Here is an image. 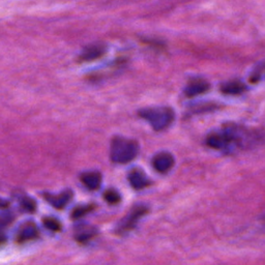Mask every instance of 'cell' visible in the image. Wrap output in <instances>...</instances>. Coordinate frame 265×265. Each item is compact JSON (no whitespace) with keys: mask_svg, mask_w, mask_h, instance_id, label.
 Masks as SVG:
<instances>
[{"mask_svg":"<svg viewBox=\"0 0 265 265\" xmlns=\"http://www.w3.org/2000/svg\"><path fill=\"white\" fill-rule=\"evenodd\" d=\"M139 152V145L135 140L115 137L111 142L110 156L114 163L126 164L134 160Z\"/></svg>","mask_w":265,"mask_h":265,"instance_id":"obj_1","label":"cell"},{"mask_svg":"<svg viewBox=\"0 0 265 265\" xmlns=\"http://www.w3.org/2000/svg\"><path fill=\"white\" fill-rule=\"evenodd\" d=\"M139 116L145 119L154 130L167 128L174 120V111L169 107L146 108L139 111Z\"/></svg>","mask_w":265,"mask_h":265,"instance_id":"obj_2","label":"cell"},{"mask_svg":"<svg viewBox=\"0 0 265 265\" xmlns=\"http://www.w3.org/2000/svg\"><path fill=\"white\" fill-rule=\"evenodd\" d=\"M107 51V46L103 43H94L91 45H88L84 48L82 53L79 56V61L86 62V61H92L95 59H98L102 57Z\"/></svg>","mask_w":265,"mask_h":265,"instance_id":"obj_3","label":"cell"},{"mask_svg":"<svg viewBox=\"0 0 265 265\" xmlns=\"http://www.w3.org/2000/svg\"><path fill=\"white\" fill-rule=\"evenodd\" d=\"M153 168L160 173H167L174 166V157L169 152H160L152 160Z\"/></svg>","mask_w":265,"mask_h":265,"instance_id":"obj_4","label":"cell"},{"mask_svg":"<svg viewBox=\"0 0 265 265\" xmlns=\"http://www.w3.org/2000/svg\"><path fill=\"white\" fill-rule=\"evenodd\" d=\"M146 214V208L144 206H136L134 209H131L130 213L126 216L125 219L119 225V230L121 232L129 231L131 228H134L137 222Z\"/></svg>","mask_w":265,"mask_h":265,"instance_id":"obj_5","label":"cell"},{"mask_svg":"<svg viewBox=\"0 0 265 265\" xmlns=\"http://www.w3.org/2000/svg\"><path fill=\"white\" fill-rule=\"evenodd\" d=\"M208 89H209V84L207 81L203 79H193L188 83L184 89V93L187 96L193 97L206 92Z\"/></svg>","mask_w":265,"mask_h":265,"instance_id":"obj_6","label":"cell"},{"mask_svg":"<svg viewBox=\"0 0 265 265\" xmlns=\"http://www.w3.org/2000/svg\"><path fill=\"white\" fill-rule=\"evenodd\" d=\"M39 235V229L33 223H25L18 231L17 238L19 242H28L36 240Z\"/></svg>","mask_w":265,"mask_h":265,"instance_id":"obj_7","label":"cell"},{"mask_svg":"<svg viewBox=\"0 0 265 265\" xmlns=\"http://www.w3.org/2000/svg\"><path fill=\"white\" fill-rule=\"evenodd\" d=\"M71 196H72V193L70 191H66V192H63V193H61L59 195L47 194L45 197H46V200L51 205H53L54 207H56V208H63L66 204L69 203L70 199H71Z\"/></svg>","mask_w":265,"mask_h":265,"instance_id":"obj_8","label":"cell"},{"mask_svg":"<svg viewBox=\"0 0 265 265\" xmlns=\"http://www.w3.org/2000/svg\"><path fill=\"white\" fill-rule=\"evenodd\" d=\"M130 186L136 190H142L149 184V180L146 175L140 170H132L128 175Z\"/></svg>","mask_w":265,"mask_h":265,"instance_id":"obj_9","label":"cell"},{"mask_svg":"<svg viewBox=\"0 0 265 265\" xmlns=\"http://www.w3.org/2000/svg\"><path fill=\"white\" fill-rule=\"evenodd\" d=\"M81 180L87 189L93 191V190L98 189L99 186H101L102 175L99 174L98 172H94V171L87 172V173L82 174Z\"/></svg>","mask_w":265,"mask_h":265,"instance_id":"obj_10","label":"cell"},{"mask_svg":"<svg viewBox=\"0 0 265 265\" xmlns=\"http://www.w3.org/2000/svg\"><path fill=\"white\" fill-rule=\"evenodd\" d=\"M246 89H247L246 85L243 82L236 81V80L227 82V83L223 84L221 87L222 92H224L225 94H229V95L242 94Z\"/></svg>","mask_w":265,"mask_h":265,"instance_id":"obj_11","label":"cell"},{"mask_svg":"<svg viewBox=\"0 0 265 265\" xmlns=\"http://www.w3.org/2000/svg\"><path fill=\"white\" fill-rule=\"evenodd\" d=\"M94 235V230L90 227H84L77 231L76 237L79 242H86Z\"/></svg>","mask_w":265,"mask_h":265,"instance_id":"obj_12","label":"cell"},{"mask_svg":"<svg viewBox=\"0 0 265 265\" xmlns=\"http://www.w3.org/2000/svg\"><path fill=\"white\" fill-rule=\"evenodd\" d=\"M104 197L106 199V201L112 204L118 203L120 201V195L115 190H107L104 194Z\"/></svg>","mask_w":265,"mask_h":265,"instance_id":"obj_13","label":"cell"},{"mask_svg":"<svg viewBox=\"0 0 265 265\" xmlns=\"http://www.w3.org/2000/svg\"><path fill=\"white\" fill-rule=\"evenodd\" d=\"M21 205H22L23 209H25L27 211H35L36 207H37L35 200H32L31 198H28V197H25L22 199Z\"/></svg>","mask_w":265,"mask_h":265,"instance_id":"obj_14","label":"cell"},{"mask_svg":"<svg viewBox=\"0 0 265 265\" xmlns=\"http://www.w3.org/2000/svg\"><path fill=\"white\" fill-rule=\"evenodd\" d=\"M44 224L51 231H58V230H60V223L57 220L53 219V218L45 219L44 220Z\"/></svg>","mask_w":265,"mask_h":265,"instance_id":"obj_15","label":"cell"},{"mask_svg":"<svg viewBox=\"0 0 265 265\" xmlns=\"http://www.w3.org/2000/svg\"><path fill=\"white\" fill-rule=\"evenodd\" d=\"M92 208V206H80L74 209L73 211V218L74 219H78L80 217H83L85 214H87L90 209Z\"/></svg>","mask_w":265,"mask_h":265,"instance_id":"obj_16","label":"cell"},{"mask_svg":"<svg viewBox=\"0 0 265 265\" xmlns=\"http://www.w3.org/2000/svg\"><path fill=\"white\" fill-rule=\"evenodd\" d=\"M4 224H5V222L3 220H0V245L6 242V233L4 230Z\"/></svg>","mask_w":265,"mask_h":265,"instance_id":"obj_17","label":"cell"},{"mask_svg":"<svg viewBox=\"0 0 265 265\" xmlns=\"http://www.w3.org/2000/svg\"><path fill=\"white\" fill-rule=\"evenodd\" d=\"M9 206V202L4 200V199H0V208H6Z\"/></svg>","mask_w":265,"mask_h":265,"instance_id":"obj_18","label":"cell"}]
</instances>
